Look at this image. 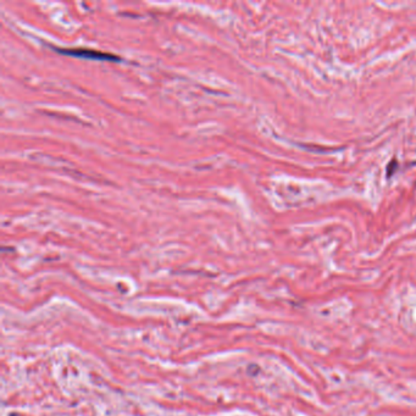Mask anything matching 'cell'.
I'll use <instances>...</instances> for the list:
<instances>
[{"instance_id": "obj_1", "label": "cell", "mask_w": 416, "mask_h": 416, "mask_svg": "<svg viewBox=\"0 0 416 416\" xmlns=\"http://www.w3.org/2000/svg\"><path fill=\"white\" fill-rule=\"evenodd\" d=\"M58 51H60V53H63V54H66V55L79 56V58H88V59H93V60H104V61H119L120 60V58H116V56H114V55H110V54L99 53V51L88 50V49H68V50L58 49Z\"/></svg>"}, {"instance_id": "obj_2", "label": "cell", "mask_w": 416, "mask_h": 416, "mask_svg": "<svg viewBox=\"0 0 416 416\" xmlns=\"http://www.w3.org/2000/svg\"><path fill=\"white\" fill-rule=\"evenodd\" d=\"M397 166H398V161L394 159V160H392L391 163H389L388 168H387V176L391 177L393 174V171L397 170Z\"/></svg>"}]
</instances>
